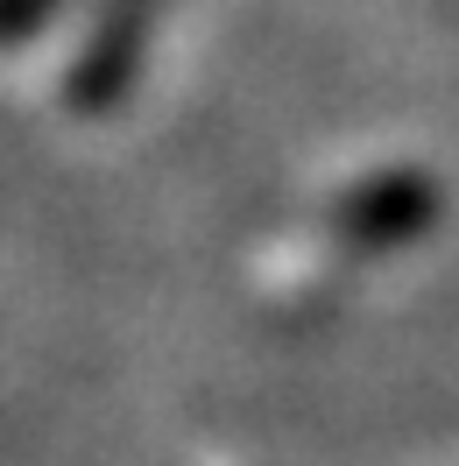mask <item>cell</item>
<instances>
[{"instance_id": "cell-1", "label": "cell", "mask_w": 459, "mask_h": 466, "mask_svg": "<svg viewBox=\"0 0 459 466\" xmlns=\"http://www.w3.org/2000/svg\"><path fill=\"white\" fill-rule=\"evenodd\" d=\"M170 0H99L86 22V43L71 50L64 64V106L71 114H114L128 86H135V71L148 57V29H156V15H163Z\"/></svg>"}, {"instance_id": "cell-2", "label": "cell", "mask_w": 459, "mask_h": 466, "mask_svg": "<svg viewBox=\"0 0 459 466\" xmlns=\"http://www.w3.org/2000/svg\"><path fill=\"white\" fill-rule=\"evenodd\" d=\"M64 0H0V50H15V43H29L50 15H57Z\"/></svg>"}]
</instances>
